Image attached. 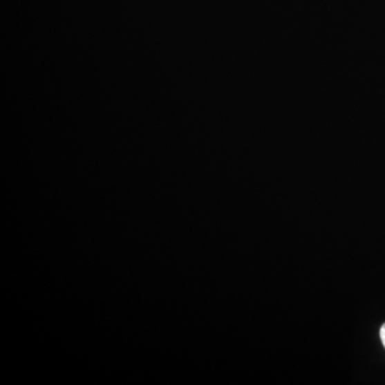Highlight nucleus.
<instances>
[{
	"label": "nucleus",
	"mask_w": 385,
	"mask_h": 385,
	"mask_svg": "<svg viewBox=\"0 0 385 385\" xmlns=\"http://www.w3.org/2000/svg\"><path fill=\"white\" fill-rule=\"evenodd\" d=\"M380 337L381 341H382L383 346H384L385 348V323L383 324L382 326H381Z\"/></svg>",
	"instance_id": "f257e3e1"
}]
</instances>
